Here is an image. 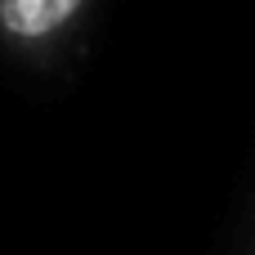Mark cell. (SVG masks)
<instances>
[{
    "mask_svg": "<svg viewBox=\"0 0 255 255\" xmlns=\"http://www.w3.org/2000/svg\"><path fill=\"white\" fill-rule=\"evenodd\" d=\"M90 0H0V40L18 54H49Z\"/></svg>",
    "mask_w": 255,
    "mask_h": 255,
    "instance_id": "obj_1",
    "label": "cell"
}]
</instances>
